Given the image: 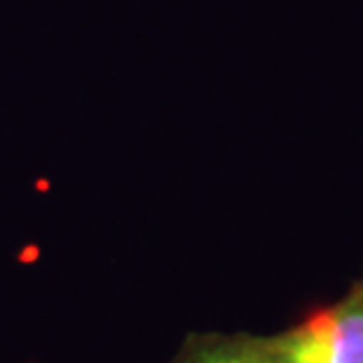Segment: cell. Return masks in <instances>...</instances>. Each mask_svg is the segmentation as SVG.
Returning a JSON list of instances; mask_svg holds the SVG:
<instances>
[{"mask_svg": "<svg viewBox=\"0 0 363 363\" xmlns=\"http://www.w3.org/2000/svg\"><path fill=\"white\" fill-rule=\"evenodd\" d=\"M259 340L272 363H363V276L335 302Z\"/></svg>", "mask_w": 363, "mask_h": 363, "instance_id": "1", "label": "cell"}, {"mask_svg": "<svg viewBox=\"0 0 363 363\" xmlns=\"http://www.w3.org/2000/svg\"><path fill=\"white\" fill-rule=\"evenodd\" d=\"M165 363H272L259 335L248 333H194Z\"/></svg>", "mask_w": 363, "mask_h": 363, "instance_id": "2", "label": "cell"}]
</instances>
